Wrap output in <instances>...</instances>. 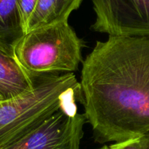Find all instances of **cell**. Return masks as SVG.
Here are the masks:
<instances>
[{"label": "cell", "instance_id": "obj_1", "mask_svg": "<svg viewBox=\"0 0 149 149\" xmlns=\"http://www.w3.org/2000/svg\"><path fill=\"white\" fill-rule=\"evenodd\" d=\"M81 102L99 143L149 132V34L108 36L82 62Z\"/></svg>", "mask_w": 149, "mask_h": 149}, {"label": "cell", "instance_id": "obj_2", "mask_svg": "<svg viewBox=\"0 0 149 149\" xmlns=\"http://www.w3.org/2000/svg\"><path fill=\"white\" fill-rule=\"evenodd\" d=\"M84 46L68 21L34 29L13 43L16 59L34 77L74 73L83 62Z\"/></svg>", "mask_w": 149, "mask_h": 149}, {"label": "cell", "instance_id": "obj_3", "mask_svg": "<svg viewBox=\"0 0 149 149\" xmlns=\"http://www.w3.org/2000/svg\"><path fill=\"white\" fill-rule=\"evenodd\" d=\"M70 100L69 86L62 78H37L31 92L0 104V149L38 127Z\"/></svg>", "mask_w": 149, "mask_h": 149}, {"label": "cell", "instance_id": "obj_4", "mask_svg": "<svg viewBox=\"0 0 149 149\" xmlns=\"http://www.w3.org/2000/svg\"><path fill=\"white\" fill-rule=\"evenodd\" d=\"M77 102L61 107L41 124L4 149H80L86 123Z\"/></svg>", "mask_w": 149, "mask_h": 149}, {"label": "cell", "instance_id": "obj_5", "mask_svg": "<svg viewBox=\"0 0 149 149\" xmlns=\"http://www.w3.org/2000/svg\"><path fill=\"white\" fill-rule=\"evenodd\" d=\"M91 29L108 36L149 34V0H91Z\"/></svg>", "mask_w": 149, "mask_h": 149}, {"label": "cell", "instance_id": "obj_6", "mask_svg": "<svg viewBox=\"0 0 149 149\" xmlns=\"http://www.w3.org/2000/svg\"><path fill=\"white\" fill-rule=\"evenodd\" d=\"M37 78L19 64L14 55L13 45L0 43V103L31 92Z\"/></svg>", "mask_w": 149, "mask_h": 149}, {"label": "cell", "instance_id": "obj_7", "mask_svg": "<svg viewBox=\"0 0 149 149\" xmlns=\"http://www.w3.org/2000/svg\"><path fill=\"white\" fill-rule=\"evenodd\" d=\"M83 0H38L29 21L26 32L44 26L68 21L72 13L79 8Z\"/></svg>", "mask_w": 149, "mask_h": 149}, {"label": "cell", "instance_id": "obj_8", "mask_svg": "<svg viewBox=\"0 0 149 149\" xmlns=\"http://www.w3.org/2000/svg\"><path fill=\"white\" fill-rule=\"evenodd\" d=\"M23 34L18 0H0V43L13 45Z\"/></svg>", "mask_w": 149, "mask_h": 149}, {"label": "cell", "instance_id": "obj_9", "mask_svg": "<svg viewBox=\"0 0 149 149\" xmlns=\"http://www.w3.org/2000/svg\"><path fill=\"white\" fill-rule=\"evenodd\" d=\"M37 1L38 0H18L21 26L24 34L26 32L29 21L35 10Z\"/></svg>", "mask_w": 149, "mask_h": 149}, {"label": "cell", "instance_id": "obj_10", "mask_svg": "<svg viewBox=\"0 0 149 149\" xmlns=\"http://www.w3.org/2000/svg\"><path fill=\"white\" fill-rule=\"evenodd\" d=\"M111 149H143L140 137L116 142L110 145Z\"/></svg>", "mask_w": 149, "mask_h": 149}, {"label": "cell", "instance_id": "obj_11", "mask_svg": "<svg viewBox=\"0 0 149 149\" xmlns=\"http://www.w3.org/2000/svg\"><path fill=\"white\" fill-rule=\"evenodd\" d=\"M143 149H149V132L140 137Z\"/></svg>", "mask_w": 149, "mask_h": 149}, {"label": "cell", "instance_id": "obj_12", "mask_svg": "<svg viewBox=\"0 0 149 149\" xmlns=\"http://www.w3.org/2000/svg\"><path fill=\"white\" fill-rule=\"evenodd\" d=\"M99 149H111V148H110V146H102V147L100 148H99Z\"/></svg>", "mask_w": 149, "mask_h": 149}, {"label": "cell", "instance_id": "obj_13", "mask_svg": "<svg viewBox=\"0 0 149 149\" xmlns=\"http://www.w3.org/2000/svg\"><path fill=\"white\" fill-rule=\"evenodd\" d=\"M2 104V103H0V104Z\"/></svg>", "mask_w": 149, "mask_h": 149}]
</instances>
